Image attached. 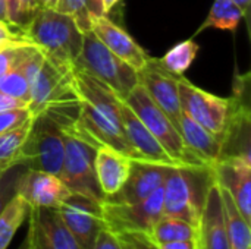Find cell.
Masks as SVG:
<instances>
[{"instance_id":"obj_1","label":"cell","mask_w":251,"mask_h":249,"mask_svg":"<svg viewBox=\"0 0 251 249\" xmlns=\"http://www.w3.org/2000/svg\"><path fill=\"white\" fill-rule=\"evenodd\" d=\"M213 178L212 167L171 166L163 182V216L179 219L199 229Z\"/></svg>"},{"instance_id":"obj_2","label":"cell","mask_w":251,"mask_h":249,"mask_svg":"<svg viewBox=\"0 0 251 249\" xmlns=\"http://www.w3.org/2000/svg\"><path fill=\"white\" fill-rule=\"evenodd\" d=\"M28 41L38 45L53 60L74 66L78 57L84 32L71 15L54 9H38L24 31Z\"/></svg>"},{"instance_id":"obj_3","label":"cell","mask_w":251,"mask_h":249,"mask_svg":"<svg viewBox=\"0 0 251 249\" xmlns=\"http://www.w3.org/2000/svg\"><path fill=\"white\" fill-rule=\"evenodd\" d=\"M74 68L107 85L124 101L138 84V72L113 54L91 29L84 32L82 47Z\"/></svg>"},{"instance_id":"obj_4","label":"cell","mask_w":251,"mask_h":249,"mask_svg":"<svg viewBox=\"0 0 251 249\" xmlns=\"http://www.w3.org/2000/svg\"><path fill=\"white\" fill-rule=\"evenodd\" d=\"M125 103L140 117V120L146 125V128L151 132V135L159 141L163 150L178 166L209 167L188 148L181 132L163 113V110L151 100V97L140 82L129 92Z\"/></svg>"},{"instance_id":"obj_5","label":"cell","mask_w":251,"mask_h":249,"mask_svg":"<svg viewBox=\"0 0 251 249\" xmlns=\"http://www.w3.org/2000/svg\"><path fill=\"white\" fill-rule=\"evenodd\" d=\"M65 157V132L47 114L32 117L31 129L21 148L18 163L60 178Z\"/></svg>"},{"instance_id":"obj_6","label":"cell","mask_w":251,"mask_h":249,"mask_svg":"<svg viewBox=\"0 0 251 249\" xmlns=\"http://www.w3.org/2000/svg\"><path fill=\"white\" fill-rule=\"evenodd\" d=\"M96 150L82 138L65 132V157L60 181L72 194H79L101 204L104 195L97 183L94 170Z\"/></svg>"},{"instance_id":"obj_7","label":"cell","mask_w":251,"mask_h":249,"mask_svg":"<svg viewBox=\"0 0 251 249\" xmlns=\"http://www.w3.org/2000/svg\"><path fill=\"white\" fill-rule=\"evenodd\" d=\"M178 94L182 113L215 134L222 141L231 114L232 100L213 95L193 85L184 76H178Z\"/></svg>"},{"instance_id":"obj_8","label":"cell","mask_w":251,"mask_h":249,"mask_svg":"<svg viewBox=\"0 0 251 249\" xmlns=\"http://www.w3.org/2000/svg\"><path fill=\"white\" fill-rule=\"evenodd\" d=\"M163 216V185L146 200L135 204L101 203V217L113 233H149Z\"/></svg>"},{"instance_id":"obj_9","label":"cell","mask_w":251,"mask_h":249,"mask_svg":"<svg viewBox=\"0 0 251 249\" xmlns=\"http://www.w3.org/2000/svg\"><path fill=\"white\" fill-rule=\"evenodd\" d=\"M66 227L81 249H91L99 232L106 227L101 217V204L79 194L69 197L57 207Z\"/></svg>"},{"instance_id":"obj_10","label":"cell","mask_w":251,"mask_h":249,"mask_svg":"<svg viewBox=\"0 0 251 249\" xmlns=\"http://www.w3.org/2000/svg\"><path fill=\"white\" fill-rule=\"evenodd\" d=\"M25 238L28 249H81L62 220L57 208L29 207Z\"/></svg>"},{"instance_id":"obj_11","label":"cell","mask_w":251,"mask_h":249,"mask_svg":"<svg viewBox=\"0 0 251 249\" xmlns=\"http://www.w3.org/2000/svg\"><path fill=\"white\" fill-rule=\"evenodd\" d=\"M138 82L179 131L182 110L178 94V76L168 72L159 59L149 57L144 68L138 70Z\"/></svg>"},{"instance_id":"obj_12","label":"cell","mask_w":251,"mask_h":249,"mask_svg":"<svg viewBox=\"0 0 251 249\" xmlns=\"http://www.w3.org/2000/svg\"><path fill=\"white\" fill-rule=\"evenodd\" d=\"M169 167L171 166L146 160H131L126 181L118 192L106 197L103 203L135 204L146 200L163 185Z\"/></svg>"},{"instance_id":"obj_13","label":"cell","mask_w":251,"mask_h":249,"mask_svg":"<svg viewBox=\"0 0 251 249\" xmlns=\"http://www.w3.org/2000/svg\"><path fill=\"white\" fill-rule=\"evenodd\" d=\"M216 182L232 197L243 217L251 223V158L240 156L222 157L213 167Z\"/></svg>"},{"instance_id":"obj_14","label":"cell","mask_w":251,"mask_h":249,"mask_svg":"<svg viewBox=\"0 0 251 249\" xmlns=\"http://www.w3.org/2000/svg\"><path fill=\"white\" fill-rule=\"evenodd\" d=\"M71 191L60 181V178L26 169L18 185V195L22 197L29 207H50L57 208Z\"/></svg>"},{"instance_id":"obj_15","label":"cell","mask_w":251,"mask_h":249,"mask_svg":"<svg viewBox=\"0 0 251 249\" xmlns=\"http://www.w3.org/2000/svg\"><path fill=\"white\" fill-rule=\"evenodd\" d=\"M199 249H231V242L224 222L221 189L213 178L209 185L200 223H199Z\"/></svg>"},{"instance_id":"obj_16","label":"cell","mask_w":251,"mask_h":249,"mask_svg":"<svg viewBox=\"0 0 251 249\" xmlns=\"http://www.w3.org/2000/svg\"><path fill=\"white\" fill-rule=\"evenodd\" d=\"M119 119L125 135L132 148L137 151L140 160L166 166H178L125 101L119 106Z\"/></svg>"},{"instance_id":"obj_17","label":"cell","mask_w":251,"mask_h":249,"mask_svg":"<svg viewBox=\"0 0 251 249\" xmlns=\"http://www.w3.org/2000/svg\"><path fill=\"white\" fill-rule=\"evenodd\" d=\"M91 31L113 54L126 62L137 72L147 63L149 56L146 51L129 37L128 32L112 22L107 16L97 18L93 22Z\"/></svg>"},{"instance_id":"obj_18","label":"cell","mask_w":251,"mask_h":249,"mask_svg":"<svg viewBox=\"0 0 251 249\" xmlns=\"http://www.w3.org/2000/svg\"><path fill=\"white\" fill-rule=\"evenodd\" d=\"M131 160L132 158L106 147L96 150L94 170H96L97 183L104 198L113 195L121 189V186L128 178Z\"/></svg>"},{"instance_id":"obj_19","label":"cell","mask_w":251,"mask_h":249,"mask_svg":"<svg viewBox=\"0 0 251 249\" xmlns=\"http://www.w3.org/2000/svg\"><path fill=\"white\" fill-rule=\"evenodd\" d=\"M179 132L188 148L209 167L222 158V141L184 113L179 120Z\"/></svg>"},{"instance_id":"obj_20","label":"cell","mask_w":251,"mask_h":249,"mask_svg":"<svg viewBox=\"0 0 251 249\" xmlns=\"http://www.w3.org/2000/svg\"><path fill=\"white\" fill-rule=\"evenodd\" d=\"M219 189H221V198H222L224 222H225V227H226L228 238L231 242V249H250V223L243 217V214L240 213L229 192L221 185H219Z\"/></svg>"},{"instance_id":"obj_21","label":"cell","mask_w":251,"mask_h":249,"mask_svg":"<svg viewBox=\"0 0 251 249\" xmlns=\"http://www.w3.org/2000/svg\"><path fill=\"white\" fill-rule=\"evenodd\" d=\"M156 244L178 242V241H199V229L179 219L162 216L151 230L147 233Z\"/></svg>"},{"instance_id":"obj_22","label":"cell","mask_w":251,"mask_h":249,"mask_svg":"<svg viewBox=\"0 0 251 249\" xmlns=\"http://www.w3.org/2000/svg\"><path fill=\"white\" fill-rule=\"evenodd\" d=\"M29 205L18 194L7 203L0 214V249H7L15 233L28 217Z\"/></svg>"},{"instance_id":"obj_23","label":"cell","mask_w":251,"mask_h":249,"mask_svg":"<svg viewBox=\"0 0 251 249\" xmlns=\"http://www.w3.org/2000/svg\"><path fill=\"white\" fill-rule=\"evenodd\" d=\"M243 18H246V15L232 0H215L199 32L207 28H216V29H225L234 32L238 28Z\"/></svg>"},{"instance_id":"obj_24","label":"cell","mask_w":251,"mask_h":249,"mask_svg":"<svg viewBox=\"0 0 251 249\" xmlns=\"http://www.w3.org/2000/svg\"><path fill=\"white\" fill-rule=\"evenodd\" d=\"M32 117L21 126L0 134V169L1 170L18 163L21 148L31 129Z\"/></svg>"},{"instance_id":"obj_25","label":"cell","mask_w":251,"mask_h":249,"mask_svg":"<svg viewBox=\"0 0 251 249\" xmlns=\"http://www.w3.org/2000/svg\"><path fill=\"white\" fill-rule=\"evenodd\" d=\"M199 51V45L194 40H187L172 47L160 60L162 66L175 76H182L191 66Z\"/></svg>"},{"instance_id":"obj_26","label":"cell","mask_w":251,"mask_h":249,"mask_svg":"<svg viewBox=\"0 0 251 249\" xmlns=\"http://www.w3.org/2000/svg\"><path fill=\"white\" fill-rule=\"evenodd\" d=\"M0 90L4 91L6 94L15 97V98L22 100L24 103H26V107H28L29 94H31V84L26 79V76L24 75V72L21 70V68L16 65V60H15L13 66L10 68V70L0 79Z\"/></svg>"},{"instance_id":"obj_27","label":"cell","mask_w":251,"mask_h":249,"mask_svg":"<svg viewBox=\"0 0 251 249\" xmlns=\"http://www.w3.org/2000/svg\"><path fill=\"white\" fill-rule=\"evenodd\" d=\"M28 167L25 164L16 163L9 166L0 173V214L7 205V203L18 194V185Z\"/></svg>"},{"instance_id":"obj_28","label":"cell","mask_w":251,"mask_h":249,"mask_svg":"<svg viewBox=\"0 0 251 249\" xmlns=\"http://www.w3.org/2000/svg\"><path fill=\"white\" fill-rule=\"evenodd\" d=\"M54 10L71 15L82 32L90 31L93 26V21L87 10V0H57Z\"/></svg>"},{"instance_id":"obj_29","label":"cell","mask_w":251,"mask_h":249,"mask_svg":"<svg viewBox=\"0 0 251 249\" xmlns=\"http://www.w3.org/2000/svg\"><path fill=\"white\" fill-rule=\"evenodd\" d=\"M31 117H32V113L29 112L28 107L0 112V134L12 131V129L18 128V126L24 125Z\"/></svg>"},{"instance_id":"obj_30","label":"cell","mask_w":251,"mask_h":249,"mask_svg":"<svg viewBox=\"0 0 251 249\" xmlns=\"http://www.w3.org/2000/svg\"><path fill=\"white\" fill-rule=\"evenodd\" d=\"M124 249H160L147 233L129 232V233H116Z\"/></svg>"},{"instance_id":"obj_31","label":"cell","mask_w":251,"mask_h":249,"mask_svg":"<svg viewBox=\"0 0 251 249\" xmlns=\"http://www.w3.org/2000/svg\"><path fill=\"white\" fill-rule=\"evenodd\" d=\"M21 43H24V41H15V43H7V44L0 45V79L13 66Z\"/></svg>"},{"instance_id":"obj_32","label":"cell","mask_w":251,"mask_h":249,"mask_svg":"<svg viewBox=\"0 0 251 249\" xmlns=\"http://www.w3.org/2000/svg\"><path fill=\"white\" fill-rule=\"evenodd\" d=\"M91 249H124L116 233H113L112 230H109L107 227H103L96 241H94V245Z\"/></svg>"},{"instance_id":"obj_33","label":"cell","mask_w":251,"mask_h":249,"mask_svg":"<svg viewBox=\"0 0 251 249\" xmlns=\"http://www.w3.org/2000/svg\"><path fill=\"white\" fill-rule=\"evenodd\" d=\"M12 28L13 26H10L9 23L0 21V45L15 41H28L22 32H13Z\"/></svg>"},{"instance_id":"obj_34","label":"cell","mask_w":251,"mask_h":249,"mask_svg":"<svg viewBox=\"0 0 251 249\" xmlns=\"http://www.w3.org/2000/svg\"><path fill=\"white\" fill-rule=\"evenodd\" d=\"M21 107H26V103H24L22 100L15 98V97L9 95L0 90V112L12 110V109H21Z\"/></svg>"},{"instance_id":"obj_35","label":"cell","mask_w":251,"mask_h":249,"mask_svg":"<svg viewBox=\"0 0 251 249\" xmlns=\"http://www.w3.org/2000/svg\"><path fill=\"white\" fill-rule=\"evenodd\" d=\"M87 10L88 15L91 18V21L94 22L97 18L106 16V10L103 6V0H87Z\"/></svg>"},{"instance_id":"obj_36","label":"cell","mask_w":251,"mask_h":249,"mask_svg":"<svg viewBox=\"0 0 251 249\" xmlns=\"http://www.w3.org/2000/svg\"><path fill=\"white\" fill-rule=\"evenodd\" d=\"M160 249H199L197 241H178V242H166L157 244Z\"/></svg>"},{"instance_id":"obj_37","label":"cell","mask_w":251,"mask_h":249,"mask_svg":"<svg viewBox=\"0 0 251 249\" xmlns=\"http://www.w3.org/2000/svg\"><path fill=\"white\" fill-rule=\"evenodd\" d=\"M0 21H3V22H6V23L10 25L9 12H7V0H0Z\"/></svg>"},{"instance_id":"obj_38","label":"cell","mask_w":251,"mask_h":249,"mask_svg":"<svg viewBox=\"0 0 251 249\" xmlns=\"http://www.w3.org/2000/svg\"><path fill=\"white\" fill-rule=\"evenodd\" d=\"M57 0H37L38 9H54Z\"/></svg>"},{"instance_id":"obj_39","label":"cell","mask_w":251,"mask_h":249,"mask_svg":"<svg viewBox=\"0 0 251 249\" xmlns=\"http://www.w3.org/2000/svg\"><path fill=\"white\" fill-rule=\"evenodd\" d=\"M241 10H243V13L247 16V13H249V9H250V3L251 0H232Z\"/></svg>"},{"instance_id":"obj_40","label":"cell","mask_w":251,"mask_h":249,"mask_svg":"<svg viewBox=\"0 0 251 249\" xmlns=\"http://www.w3.org/2000/svg\"><path fill=\"white\" fill-rule=\"evenodd\" d=\"M7 12H9V21H10V25H12L13 16H15V0H7Z\"/></svg>"},{"instance_id":"obj_41","label":"cell","mask_w":251,"mask_h":249,"mask_svg":"<svg viewBox=\"0 0 251 249\" xmlns=\"http://www.w3.org/2000/svg\"><path fill=\"white\" fill-rule=\"evenodd\" d=\"M121 0H103V6H104V10H106V13L115 6V4H118Z\"/></svg>"},{"instance_id":"obj_42","label":"cell","mask_w":251,"mask_h":249,"mask_svg":"<svg viewBox=\"0 0 251 249\" xmlns=\"http://www.w3.org/2000/svg\"><path fill=\"white\" fill-rule=\"evenodd\" d=\"M18 249H28V248H26V242L24 241V242L21 244V247H19V248H18Z\"/></svg>"},{"instance_id":"obj_43","label":"cell","mask_w":251,"mask_h":249,"mask_svg":"<svg viewBox=\"0 0 251 249\" xmlns=\"http://www.w3.org/2000/svg\"><path fill=\"white\" fill-rule=\"evenodd\" d=\"M1 172H3V170H1V169H0V173H1Z\"/></svg>"}]
</instances>
